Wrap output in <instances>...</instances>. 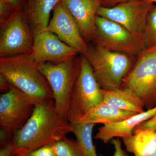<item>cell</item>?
<instances>
[{
    "instance_id": "obj_24",
    "label": "cell",
    "mask_w": 156,
    "mask_h": 156,
    "mask_svg": "<svg viewBox=\"0 0 156 156\" xmlns=\"http://www.w3.org/2000/svg\"><path fill=\"white\" fill-rule=\"evenodd\" d=\"M135 130L155 131L156 130V115L151 119L140 124L135 128L134 130Z\"/></svg>"
},
{
    "instance_id": "obj_18",
    "label": "cell",
    "mask_w": 156,
    "mask_h": 156,
    "mask_svg": "<svg viewBox=\"0 0 156 156\" xmlns=\"http://www.w3.org/2000/svg\"><path fill=\"white\" fill-rule=\"evenodd\" d=\"M133 112L118 109L104 103L98 105L91 109L80 120V122L103 125L119 122L134 115Z\"/></svg>"
},
{
    "instance_id": "obj_29",
    "label": "cell",
    "mask_w": 156,
    "mask_h": 156,
    "mask_svg": "<svg viewBox=\"0 0 156 156\" xmlns=\"http://www.w3.org/2000/svg\"><path fill=\"white\" fill-rule=\"evenodd\" d=\"M131 0H103V7L111 8Z\"/></svg>"
},
{
    "instance_id": "obj_3",
    "label": "cell",
    "mask_w": 156,
    "mask_h": 156,
    "mask_svg": "<svg viewBox=\"0 0 156 156\" xmlns=\"http://www.w3.org/2000/svg\"><path fill=\"white\" fill-rule=\"evenodd\" d=\"M91 65L101 89L122 88V83L136 61L137 56L113 52L91 42L83 54Z\"/></svg>"
},
{
    "instance_id": "obj_22",
    "label": "cell",
    "mask_w": 156,
    "mask_h": 156,
    "mask_svg": "<svg viewBox=\"0 0 156 156\" xmlns=\"http://www.w3.org/2000/svg\"><path fill=\"white\" fill-rule=\"evenodd\" d=\"M16 9L4 0H0V23L9 19Z\"/></svg>"
},
{
    "instance_id": "obj_23",
    "label": "cell",
    "mask_w": 156,
    "mask_h": 156,
    "mask_svg": "<svg viewBox=\"0 0 156 156\" xmlns=\"http://www.w3.org/2000/svg\"><path fill=\"white\" fill-rule=\"evenodd\" d=\"M26 156H56L52 144L42 147L31 152Z\"/></svg>"
},
{
    "instance_id": "obj_31",
    "label": "cell",
    "mask_w": 156,
    "mask_h": 156,
    "mask_svg": "<svg viewBox=\"0 0 156 156\" xmlns=\"http://www.w3.org/2000/svg\"><path fill=\"white\" fill-rule=\"evenodd\" d=\"M13 156H24L20 155H13Z\"/></svg>"
},
{
    "instance_id": "obj_14",
    "label": "cell",
    "mask_w": 156,
    "mask_h": 156,
    "mask_svg": "<svg viewBox=\"0 0 156 156\" xmlns=\"http://www.w3.org/2000/svg\"><path fill=\"white\" fill-rule=\"evenodd\" d=\"M156 115V106L140 113L137 114L127 119L114 124L104 125L98 128L95 138L107 144L116 137L125 138L131 136L138 125L151 119Z\"/></svg>"
},
{
    "instance_id": "obj_9",
    "label": "cell",
    "mask_w": 156,
    "mask_h": 156,
    "mask_svg": "<svg viewBox=\"0 0 156 156\" xmlns=\"http://www.w3.org/2000/svg\"><path fill=\"white\" fill-rule=\"evenodd\" d=\"M34 100L11 85L0 97V126L14 136L30 118L35 107Z\"/></svg>"
},
{
    "instance_id": "obj_21",
    "label": "cell",
    "mask_w": 156,
    "mask_h": 156,
    "mask_svg": "<svg viewBox=\"0 0 156 156\" xmlns=\"http://www.w3.org/2000/svg\"><path fill=\"white\" fill-rule=\"evenodd\" d=\"M52 145L56 156H84L76 140L66 137Z\"/></svg>"
},
{
    "instance_id": "obj_13",
    "label": "cell",
    "mask_w": 156,
    "mask_h": 156,
    "mask_svg": "<svg viewBox=\"0 0 156 156\" xmlns=\"http://www.w3.org/2000/svg\"><path fill=\"white\" fill-rule=\"evenodd\" d=\"M73 17L81 34L90 44L96 32L97 11L103 7V0H60Z\"/></svg>"
},
{
    "instance_id": "obj_17",
    "label": "cell",
    "mask_w": 156,
    "mask_h": 156,
    "mask_svg": "<svg viewBox=\"0 0 156 156\" xmlns=\"http://www.w3.org/2000/svg\"><path fill=\"white\" fill-rule=\"evenodd\" d=\"M122 139L133 156H156V130H135L131 136Z\"/></svg>"
},
{
    "instance_id": "obj_5",
    "label": "cell",
    "mask_w": 156,
    "mask_h": 156,
    "mask_svg": "<svg viewBox=\"0 0 156 156\" xmlns=\"http://www.w3.org/2000/svg\"><path fill=\"white\" fill-rule=\"evenodd\" d=\"M122 88L134 93L147 110L156 106V47L141 50Z\"/></svg>"
},
{
    "instance_id": "obj_4",
    "label": "cell",
    "mask_w": 156,
    "mask_h": 156,
    "mask_svg": "<svg viewBox=\"0 0 156 156\" xmlns=\"http://www.w3.org/2000/svg\"><path fill=\"white\" fill-rule=\"evenodd\" d=\"M38 68L50 85L56 111L67 121L70 98L82 69L81 55L59 63L41 62Z\"/></svg>"
},
{
    "instance_id": "obj_11",
    "label": "cell",
    "mask_w": 156,
    "mask_h": 156,
    "mask_svg": "<svg viewBox=\"0 0 156 156\" xmlns=\"http://www.w3.org/2000/svg\"><path fill=\"white\" fill-rule=\"evenodd\" d=\"M45 31L55 34L79 54H83L89 47L73 17L60 1L53 9L52 18Z\"/></svg>"
},
{
    "instance_id": "obj_12",
    "label": "cell",
    "mask_w": 156,
    "mask_h": 156,
    "mask_svg": "<svg viewBox=\"0 0 156 156\" xmlns=\"http://www.w3.org/2000/svg\"><path fill=\"white\" fill-rule=\"evenodd\" d=\"M32 56L38 63H57L78 55L77 50L62 42L50 32L39 33L34 36Z\"/></svg>"
},
{
    "instance_id": "obj_10",
    "label": "cell",
    "mask_w": 156,
    "mask_h": 156,
    "mask_svg": "<svg viewBox=\"0 0 156 156\" xmlns=\"http://www.w3.org/2000/svg\"><path fill=\"white\" fill-rule=\"evenodd\" d=\"M95 25L96 32L91 42L117 53L137 56L141 52L139 43L122 26L98 15Z\"/></svg>"
},
{
    "instance_id": "obj_28",
    "label": "cell",
    "mask_w": 156,
    "mask_h": 156,
    "mask_svg": "<svg viewBox=\"0 0 156 156\" xmlns=\"http://www.w3.org/2000/svg\"><path fill=\"white\" fill-rule=\"evenodd\" d=\"M4 1L11 5L15 9L20 8L25 9L26 10L27 0H4Z\"/></svg>"
},
{
    "instance_id": "obj_19",
    "label": "cell",
    "mask_w": 156,
    "mask_h": 156,
    "mask_svg": "<svg viewBox=\"0 0 156 156\" xmlns=\"http://www.w3.org/2000/svg\"><path fill=\"white\" fill-rule=\"evenodd\" d=\"M70 123L73 127L72 133L84 156H98L92 140V131L95 124L80 122Z\"/></svg>"
},
{
    "instance_id": "obj_1",
    "label": "cell",
    "mask_w": 156,
    "mask_h": 156,
    "mask_svg": "<svg viewBox=\"0 0 156 156\" xmlns=\"http://www.w3.org/2000/svg\"><path fill=\"white\" fill-rule=\"evenodd\" d=\"M73 131L71 123L56 111L54 101L36 105L30 118L13 136V155L26 156L39 148L64 139Z\"/></svg>"
},
{
    "instance_id": "obj_20",
    "label": "cell",
    "mask_w": 156,
    "mask_h": 156,
    "mask_svg": "<svg viewBox=\"0 0 156 156\" xmlns=\"http://www.w3.org/2000/svg\"><path fill=\"white\" fill-rule=\"evenodd\" d=\"M156 47V5H153L148 14L141 43V50Z\"/></svg>"
},
{
    "instance_id": "obj_7",
    "label": "cell",
    "mask_w": 156,
    "mask_h": 156,
    "mask_svg": "<svg viewBox=\"0 0 156 156\" xmlns=\"http://www.w3.org/2000/svg\"><path fill=\"white\" fill-rule=\"evenodd\" d=\"M34 38L25 9L17 8L0 23V57L30 53Z\"/></svg>"
},
{
    "instance_id": "obj_8",
    "label": "cell",
    "mask_w": 156,
    "mask_h": 156,
    "mask_svg": "<svg viewBox=\"0 0 156 156\" xmlns=\"http://www.w3.org/2000/svg\"><path fill=\"white\" fill-rule=\"evenodd\" d=\"M153 5L147 0H131L111 8L100 7L97 14L122 26L140 46L148 14Z\"/></svg>"
},
{
    "instance_id": "obj_16",
    "label": "cell",
    "mask_w": 156,
    "mask_h": 156,
    "mask_svg": "<svg viewBox=\"0 0 156 156\" xmlns=\"http://www.w3.org/2000/svg\"><path fill=\"white\" fill-rule=\"evenodd\" d=\"M103 102L115 108L136 114L145 111L144 105L134 93L128 89L120 88L111 90L101 89Z\"/></svg>"
},
{
    "instance_id": "obj_26",
    "label": "cell",
    "mask_w": 156,
    "mask_h": 156,
    "mask_svg": "<svg viewBox=\"0 0 156 156\" xmlns=\"http://www.w3.org/2000/svg\"><path fill=\"white\" fill-rule=\"evenodd\" d=\"M14 151V146L12 141L8 144L0 149V156H13Z\"/></svg>"
},
{
    "instance_id": "obj_2",
    "label": "cell",
    "mask_w": 156,
    "mask_h": 156,
    "mask_svg": "<svg viewBox=\"0 0 156 156\" xmlns=\"http://www.w3.org/2000/svg\"><path fill=\"white\" fill-rule=\"evenodd\" d=\"M31 54L0 57V73L36 105L53 101L52 90Z\"/></svg>"
},
{
    "instance_id": "obj_30",
    "label": "cell",
    "mask_w": 156,
    "mask_h": 156,
    "mask_svg": "<svg viewBox=\"0 0 156 156\" xmlns=\"http://www.w3.org/2000/svg\"><path fill=\"white\" fill-rule=\"evenodd\" d=\"M149 2H150L152 3H153L154 2L156 3V0H147Z\"/></svg>"
},
{
    "instance_id": "obj_27",
    "label": "cell",
    "mask_w": 156,
    "mask_h": 156,
    "mask_svg": "<svg viewBox=\"0 0 156 156\" xmlns=\"http://www.w3.org/2000/svg\"><path fill=\"white\" fill-rule=\"evenodd\" d=\"M11 84L2 74L0 73V91L1 92H6L10 90Z\"/></svg>"
},
{
    "instance_id": "obj_15",
    "label": "cell",
    "mask_w": 156,
    "mask_h": 156,
    "mask_svg": "<svg viewBox=\"0 0 156 156\" xmlns=\"http://www.w3.org/2000/svg\"><path fill=\"white\" fill-rule=\"evenodd\" d=\"M60 0H27L26 11L34 36L44 31L51 12Z\"/></svg>"
},
{
    "instance_id": "obj_6",
    "label": "cell",
    "mask_w": 156,
    "mask_h": 156,
    "mask_svg": "<svg viewBox=\"0 0 156 156\" xmlns=\"http://www.w3.org/2000/svg\"><path fill=\"white\" fill-rule=\"evenodd\" d=\"M82 69L74 86L68 111L69 122H80L89 110L103 101L102 90L91 65L83 54Z\"/></svg>"
},
{
    "instance_id": "obj_25",
    "label": "cell",
    "mask_w": 156,
    "mask_h": 156,
    "mask_svg": "<svg viewBox=\"0 0 156 156\" xmlns=\"http://www.w3.org/2000/svg\"><path fill=\"white\" fill-rule=\"evenodd\" d=\"M112 144L115 148V152L113 156H128L126 152L123 149L122 146V142L119 137H116L112 140ZM99 156H104L100 154Z\"/></svg>"
}]
</instances>
